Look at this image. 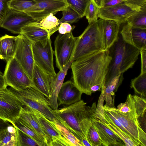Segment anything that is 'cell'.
Returning <instances> with one entry per match:
<instances>
[{
  "label": "cell",
  "instance_id": "cell-51",
  "mask_svg": "<svg viewBox=\"0 0 146 146\" xmlns=\"http://www.w3.org/2000/svg\"><path fill=\"white\" fill-rule=\"evenodd\" d=\"M81 142L84 146H92L91 145L87 138L84 137L82 140Z\"/></svg>",
  "mask_w": 146,
  "mask_h": 146
},
{
  "label": "cell",
  "instance_id": "cell-18",
  "mask_svg": "<svg viewBox=\"0 0 146 146\" xmlns=\"http://www.w3.org/2000/svg\"><path fill=\"white\" fill-rule=\"evenodd\" d=\"M73 61L70 60L55 76L50 75L49 78V86L50 98L48 100L52 108L54 110L59 109L57 100L58 93L63 83L68 70Z\"/></svg>",
  "mask_w": 146,
  "mask_h": 146
},
{
  "label": "cell",
  "instance_id": "cell-2",
  "mask_svg": "<svg viewBox=\"0 0 146 146\" xmlns=\"http://www.w3.org/2000/svg\"><path fill=\"white\" fill-rule=\"evenodd\" d=\"M126 101L131 111L120 112L115 107L105 105L104 109L116 118L139 146H146V99L136 94H129Z\"/></svg>",
  "mask_w": 146,
  "mask_h": 146
},
{
  "label": "cell",
  "instance_id": "cell-43",
  "mask_svg": "<svg viewBox=\"0 0 146 146\" xmlns=\"http://www.w3.org/2000/svg\"><path fill=\"white\" fill-rule=\"evenodd\" d=\"M104 113L106 114L110 120L118 128L125 133L126 134L130 137V135L128 132L125 129L122 124L112 114L108 111L104 109Z\"/></svg>",
  "mask_w": 146,
  "mask_h": 146
},
{
  "label": "cell",
  "instance_id": "cell-45",
  "mask_svg": "<svg viewBox=\"0 0 146 146\" xmlns=\"http://www.w3.org/2000/svg\"><path fill=\"white\" fill-rule=\"evenodd\" d=\"M126 0H103L102 7H106L113 6Z\"/></svg>",
  "mask_w": 146,
  "mask_h": 146
},
{
  "label": "cell",
  "instance_id": "cell-11",
  "mask_svg": "<svg viewBox=\"0 0 146 146\" xmlns=\"http://www.w3.org/2000/svg\"><path fill=\"white\" fill-rule=\"evenodd\" d=\"M140 8L124 1L113 6L99 8L98 17L113 20L121 24L126 22L128 19L140 10Z\"/></svg>",
  "mask_w": 146,
  "mask_h": 146
},
{
  "label": "cell",
  "instance_id": "cell-46",
  "mask_svg": "<svg viewBox=\"0 0 146 146\" xmlns=\"http://www.w3.org/2000/svg\"><path fill=\"white\" fill-rule=\"evenodd\" d=\"M117 107V110L120 112L123 113H126L131 111L128 103L126 101L124 103L119 104Z\"/></svg>",
  "mask_w": 146,
  "mask_h": 146
},
{
  "label": "cell",
  "instance_id": "cell-12",
  "mask_svg": "<svg viewBox=\"0 0 146 146\" xmlns=\"http://www.w3.org/2000/svg\"><path fill=\"white\" fill-rule=\"evenodd\" d=\"M17 37V46L14 57L32 81L35 65L32 49V43L22 34H19Z\"/></svg>",
  "mask_w": 146,
  "mask_h": 146
},
{
  "label": "cell",
  "instance_id": "cell-36",
  "mask_svg": "<svg viewBox=\"0 0 146 146\" xmlns=\"http://www.w3.org/2000/svg\"><path fill=\"white\" fill-rule=\"evenodd\" d=\"M15 128L17 131L16 146H39L38 143L32 137L19 129Z\"/></svg>",
  "mask_w": 146,
  "mask_h": 146
},
{
  "label": "cell",
  "instance_id": "cell-26",
  "mask_svg": "<svg viewBox=\"0 0 146 146\" xmlns=\"http://www.w3.org/2000/svg\"><path fill=\"white\" fill-rule=\"evenodd\" d=\"M96 108L95 102L93 103L91 106L86 105L79 113V120L81 129L86 138L88 130L93 124V120L95 118Z\"/></svg>",
  "mask_w": 146,
  "mask_h": 146
},
{
  "label": "cell",
  "instance_id": "cell-44",
  "mask_svg": "<svg viewBox=\"0 0 146 146\" xmlns=\"http://www.w3.org/2000/svg\"><path fill=\"white\" fill-rule=\"evenodd\" d=\"M141 58V69L140 73L146 72V48L140 50Z\"/></svg>",
  "mask_w": 146,
  "mask_h": 146
},
{
  "label": "cell",
  "instance_id": "cell-42",
  "mask_svg": "<svg viewBox=\"0 0 146 146\" xmlns=\"http://www.w3.org/2000/svg\"><path fill=\"white\" fill-rule=\"evenodd\" d=\"M75 27V26H72L69 23H62L60 24L58 31L59 34H64L72 32Z\"/></svg>",
  "mask_w": 146,
  "mask_h": 146
},
{
  "label": "cell",
  "instance_id": "cell-27",
  "mask_svg": "<svg viewBox=\"0 0 146 146\" xmlns=\"http://www.w3.org/2000/svg\"><path fill=\"white\" fill-rule=\"evenodd\" d=\"M17 131L10 125L0 130V146H16Z\"/></svg>",
  "mask_w": 146,
  "mask_h": 146
},
{
  "label": "cell",
  "instance_id": "cell-33",
  "mask_svg": "<svg viewBox=\"0 0 146 146\" xmlns=\"http://www.w3.org/2000/svg\"><path fill=\"white\" fill-rule=\"evenodd\" d=\"M53 123L61 135L73 146H84L81 142L69 130L56 122L53 121Z\"/></svg>",
  "mask_w": 146,
  "mask_h": 146
},
{
  "label": "cell",
  "instance_id": "cell-37",
  "mask_svg": "<svg viewBox=\"0 0 146 146\" xmlns=\"http://www.w3.org/2000/svg\"><path fill=\"white\" fill-rule=\"evenodd\" d=\"M34 4L33 0H11L8 3V5L11 9L24 12Z\"/></svg>",
  "mask_w": 146,
  "mask_h": 146
},
{
  "label": "cell",
  "instance_id": "cell-30",
  "mask_svg": "<svg viewBox=\"0 0 146 146\" xmlns=\"http://www.w3.org/2000/svg\"><path fill=\"white\" fill-rule=\"evenodd\" d=\"M53 13H50L39 21H38L39 25L46 30L50 36L53 34L58 31L60 24L59 19L55 17Z\"/></svg>",
  "mask_w": 146,
  "mask_h": 146
},
{
  "label": "cell",
  "instance_id": "cell-8",
  "mask_svg": "<svg viewBox=\"0 0 146 146\" xmlns=\"http://www.w3.org/2000/svg\"><path fill=\"white\" fill-rule=\"evenodd\" d=\"M76 37L72 32L68 33L59 34L54 41L56 64V67L62 70L71 60L75 48Z\"/></svg>",
  "mask_w": 146,
  "mask_h": 146
},
{
  "label": "cell",
  "instance_id": "cell-3",
  "mask_svg": "<svg viewBox=\"0 0 146 146\" xmlns=\"http://www.w3.org/2000/svg\"><path fill=\"white\" fill-rule=\"evenodd\" d=\"M108 49L111 59L104 82L132 68L140 54V50L125 42L120 34L117 40Z\"/></svg>",
  "mask_w": 146,
  "mask_h": 146
},
{
  "label": "cell",
  "instance_id": "cell-34",
  "mask_svg": "<svg viewBox=\"0 0 146 146\" xmlns=\"http://www.w3.org/2000/svg\"><path fill=\"white\" fill-rule=\"evenodd\" d=\"M62 16L59 22L67 23L71 24L78 22L81 19L79 14L70 6L62 11Z\"/></svg>",
  "mask_w": 146,
  "mask_h": 146
},
{
  "label": "cell",
  "instance_id": "cell-15",
  "mask_svg": "<svg viewBox=\"0 0 146 146\" xmlns=\"http://www.w3.org/2000/svg\"><path fill=\"white\" fill-rule=\"evenodd\" d=\"M34 21L25 12L10 9L0 26L13 33L20 34L21 29L24 26Z\"/></svg>",
  "mask_w": 146,
  "mask_h": 146
},
{
  "label": "cell",
  "instance_id": "cell-35",
  "mask_svg": "<svg viewBox=\"0 0 146 146\" xmlns=\"http://www.w3.org/2000/svg\"><path fill=\"white\" fill-rule=\"evenodd\" d=\"M68 5L82 18L85 16L90 0H65Z\"/></svg>",
  "mask_w": 146,
  "mask_h": 146
},
{
  "label": "cell",
  "instance_id": "cell-39",
  "mask_svg": "<svg viewBox=\"0 0 146 146\" xmlns=\"http://www.w3.org/2000/svg\"><path fill=\"white\" fill-rule=\"evenodd\" d=\"M104 86L102 88L101 94L99 99L97 106H96L95 117L103 122L107 123V122L105 119L104 106Z\"/></svg>",
  "mask_w": 146,
  "mask_h": 146
},
{
  "label": "cell",
  "instance_id": "cell-40",
  "mask_svg": "<svg viewBox=\"0 0 146 146\" xmlns=\"http://www.w3.org/2000/svg\"><path fill=\"white\" fill-rule=\"evenodd\" d=\"M87 138L92 146H103L102 141L93 124L88 130Z\"/></svg>",
  "mask_w": 146,
  "mask_h": 146
},
{
  "label": "cell",
  "instance_id": "cell-47",
  "mask_svg": "<svg viewBox=\"0 0 146 146\" xmlns=\"http://www.w3.org/2000/svg\"><path fill=\"white\" fill-rule=\"evenodd\" d=\"M7 86L3 75L0 74V92L5 90Z\"/></svg>",
  "mask_w": 146,
  "mask_h": 146
},
{
  "label": "cell",
  "instance_id": "cell-48",
  "mask_svg": "<svg viewBox=\"0 0 146 146\" xmlns=\"http://www.w3.org/2000/svg\"><path fill=\"white\" fill-rule=\"evenodd\" d=\"M126 1L139 7H141L146 3V0H126Z\"/></svg>",
  "mask_w": 146,
  "mask_h": 146
},
{
  "label": "cell",
  "instance_id": "cell-13",
  "mask_svg": "<svg viewBox=\"0 0 146 146\" xmlns=\"http://www.w3.org/2000/svg\"><path fill=\"white\" fill-rule=\"evenodd\" d=\"M24 106L20 100L7 88L3 94L0 96V118L13 125Z\"/></svg>",
  "mask_w": 146,
  "mask_h": 146
},
{
  "label": "cell",
  "instance_id": "cell-41",
  "mask_svg": "<svg viewBox=\"0 0 146 146\" xmlns=\"http://www.w3.org/2000/svg\"><path fill=\"white\" fill-rule=\"evenodd\" d=\"M11 0H0V25L10 9L8 3Z\"/></svg>",
  "mask_w": 146,
  "mask_h": 146
},
{
  "label": "cell",
  "instance_id": "cell-9",
  "mask_svg": "<svg viewBox=\"0 0 146 146\" xmlns=\"http://www.w3.org/2000/svg\"><path fill=\"white\" fill-rule=\"evenodd\" d=\"M86 104V102L82 100L67 107L54 110L55 112L65 122L68 130L81 142L85 137L81 129L79 120V115Z\"/></svg>",
  "mask_w": 146,
  "mask_h": 146
},
{
  "label": "cell",
  "instance_id": "cell-6",
  "mask_svg": "<svg viewBox=\"0 0 146 146\" xmlns=\"http://www.w3.org/2000/svg\"><path fill=\"white\" fill-rule=\"evenodd\" d=\"M32 49L35 64L46 73L55 76L53 63L54 51L50 38L32 43Z\"/></svg>",
  "mask_w": 146,
  "mask_h": 146
},
{
  "label": "cell",
  "instance_id": "cell-50",
  "mask_svg": "<svg viewBox=\"0 0 146 146\" xmlns=\"http://www.w3.org/2000/svg\"><path fill=\"white\" fill-rule=\"evenodd\" d=\"M103 86L101 85H97L92 86L90 89L91 93H92L97 91H101L102 88Z\"/></svg>",
  "mask_w": 146,
  "mask_h": 146
},
{
  "label": "cell",
  "instance_id": "cell-21",
  "mask_svg": "<svg viewBox=\"0 0 146 146\" xmlns=\"http://www.w3.org/2000/svg\"><path fill=\"white\" fill-rule=\"evenodd\" d=\"M20 34L32 43L42 41L50 37L48 32L41 27L37 21L31 22L24 26L21 29Z\"/></svg>",
  "mask_w": 146,
  "mask_h": 146
},
{
  "label": "cell",
  "instance_id": "cell-17",
  "mask_svg": "<svg viewBox=\"0 0 146 146\" xmlns=\"http://www.w3.org/2000/svg\"><path fill=\"white\" fill-rule=\"evenodd\" d=\"M82 94L73 82L69 80L63 83L57 96L58 106H68L80 101Z\"/></svg>",
  "mask_w": 146,
  "mask_h": 146
},
{
  "label": "cell",
  "instance_id": "cell-29",
  "mask_svg": "<svg viewBox=\"0 0 146 146\" xmlns=\"http://www.w3.org/2000/svg\"><path fill=\"white\" fill-rule=\"evenodd\" d=\"M105 119L107 123H102L115 133L125 143V146H139L130 136L117 127L104 113Z\"/></svg>",
  "mask_w": 146,
  "mask_h": 146
},
{
  "label": "cell",
  "instance_id": "cell-23",
  "mask_svg": "<svg viewBox=\"0 0 146 146\" xmlns=\"http://www.w3.org/2000/svg\"><path fill=\"white\" fill-rule=\"evenodd\" d=\"M123 79V74H120L111 80L104 82V99L107 106L114 107L115 93L121 84Z\"/></svg>",
  "mask_w": 146,
  "mask_h": 146
},
{
  "label": "cell",
  "instance_id": "cell-16",
  "mask_svg": "<svg viewBox=\"0 0 146 146\" xmlns=\"http://www.w3.org/2000/svg\"><path fill=\"white\" fill-rule=\"evenodd\" d=\"M120 34L125 42L138 49L146 48V29L127 24L123 27Z\"/></svg>",
  "mask_w": 146,
  "mask_h": 146
},
{
  "label": "cell",
  "instance_id": "cell-7",
  "mask_svg": "<svg viewBox=\"0 0 146 146\" xmlns=\"http://www.w3.org/2000/svg\"><path fill=\"white\" fill-rule=\"evenodd\" d=\"M7 86L17 90H20L29 87L35 88L32 81L14 57L7 61L3 74Z\"/></svg>",
  "mask_w": 146,
  "mask_h": 146
},
{
  "label": "cell",
  "instance_id": "cell-54",
  "mask_svg": "<svg viewBox=\"0 0 146 146\" xmlns=\"http://www.w3.org/2000/svg\"><path fill=\"white\" fill-rule=\"evenodd\" d=\"M0 74H3L1 72L0 70Z\"/></svg>",
  "mask_w": 146,
  "mask_h": 146
},
{
  "label": "cell",
  "instance_id": "cell-49",
  "mask_svg": "<svg viewBox=\"0 0 146 146\" xmlns=\"http://www.w3.org/2000/svg\"><path fill=\"white\" fill-rule=\"evenodd\" d=\"M8 122L0 118V130L11 125Z\"/></svg>",
  "mask_w": 146,
  "mask_h": 146
},
{
  "label": "cell",
  "instance_id": "cell-38",
  "mask_svg": "<svg viewBox=\"0 0 146 146\" xmlns=\"http://www.w3.org/2000/svg\"><path fill=\"white\" fill-rule=\"evenodd\" d=\"M99 9L93 0H90L85 15L89 24L98 20Z\"/></svg>",
  "mask_w": 146,
  "mask_h": 146
},
{
  "label": "cell",
  "instance_id": "cell-28",
  "mask_svg": "<svg viewBox=\"0 0 146 146\" xmlns=\"http://www.w3.org/2000/svg\"><path fill=\"white\" fill-rule=\"evenodd\" d=\"M146 3L141 7L140 10L127 20V24L137 27L146 29Z\"/></svg>",
  "mask_w": 146,
  "mask_h": 146
},
{
  "label": "cell",
  "instance_id": "cell-10",
  "mask_svg": "<svg viewBox=\"0 0 146 146\" xmlns=\"http://www.w3.org/2000/svg\"><path fill=\"white\" fill-rule=\"evenodd\" d=\"M35 4L24 12L38 21L50 13L56 14L69 6L65 0H33Z\"/></svg>",
  "mask_w": 146,
  "mask_h": 146
},
{
  "label": "cell",
  "instance_id": "cell-32",
  "mask_svg": "<svg viewBox=\"0 0 146 146\" xmlns=\"http://www.w3.org/2000/svg\"><path fill=\"white\" fill-rule=\"evenodd\" d=\"M13 126L33 138L38 143L39 146H46L44 140L28 125L18 118L15 120Z\"/></svg>",
  "mask_w": 146,
  "mask_h": 146
},
{
  "label": "cell",
  "instance_id": "cell-52",
  "mask_svg": "<svg viewBox=\"0 0 146 146\" xmlns=\"http://www.w3.org/2000/svg\"><path fill=\"white\" fill-rule=\"evenodd\" d=\"M99 8L102 7L103 0H93Z\"/></svg>",
  "mask_w": 146,
  "mask_h": 146
},
{
  "label": "cell",
  "instance_id": "cell-24",
  "mask_svg": "<svg viewBox=\"0 0 146 146\" xmlns=\"http://www.w3.org/2000/svg\"><path fill=\"white\" fill-rule=\"evenodd\" d=\"M120 24L113 20L103 19L106 49L109 48L117 40L119 35Z\"/></svg>",
  "mask_w": 146,
  "mask_h": 146
},
{
  "label": "cell",
  "instance_id": "cell-1",
  "mask_svg": "<svg viewBox=\"0 0 146 146\" xmlns=\"http://www.w3.org/2000/svg\"><path fill=\"white\" fill-rule=\"evenodd\" d=\"M111 59L107 49L72 62L70 66L73 82L82 94L91 96L92 86L104 85Z\"/></svg>",
  "mask_w": 146,
  "mask_h": 146
},
{
  "label": "cell",
  "instance_id": "cell-19",
  "mask_svg": "<svg viewBox=\"0 0 146 146\" xmlns=\"http://www.w3.org/2000/svg\"><path fill=\"white\" fill-rule=\"evenodd\" d=\"M19 119L30 127L44 140L46 146H51V139L42 128L33 112L27 107L21 109Z\"/></svg>",
  "mask_w": 146,
  "mask_h": 146
},
{
  "label": "cell",
  "instance_id": "cell-25",
  "mask_svg": "<svg viewBox=\"0 0 146 146\" xmlns=\"http://www.w3.org/2000/svg\"><path fill=\"white\" fill-rule=\"evenodd\" d=\"M17 41V36L5 35L0 37V59L7 61L14 57Z\"/></svg>",
  "mask_w": 146,
  "mask_h": 146
},
{
  "label": "cell",
  "instance_id": "cell-31",
  "mask_svg": "<svg viewBox=\"0 0 146 146\" xmlns=\"http://www.w3.org/2000/svg\"><path fill=\"white\" fill-rule=\"evenodd\" d=\"M130 87L133 88L136 95L146 99V72L140 73L137 77L132 79Z\"/></svg>",
  "mask_w": 146,
  "mask_h": 146
},
{
  "label": "cell",
  "instance_id": "cell-20",
  "mask_svg": "<svg viewBox=\"0 0 146 146\" xmlns=\"http://www.w3.org/2000/svg\"><path fill=\"white\" fill-rule=\"evenodd\" d=\"M93 123L102 141L103 146H125L122 140L100 120L95 118Z\"/></svg>",
  "mask_w": 146,
  "mask_h": 146
},
{
  "label": "cell",
  "instance_id": "cell-22",
  "mask_svg": "<svg viewBox=\"0 0 146 146\" xmlns=\"http://www.w3.org/2000/svg\"><path fill=\"white\" fill-rule=\"evenodd\" d=\"M50 75L35 64L32 78L33 86L35 88L42 93L48 100L51 96L49 86Z\"/></svg>",
  "mask_w": 146,
  "mask_h": 146
},
{
  "label": "cell",
  "instance_id": "cell-5",
  "mask_svg": "<svg viewBox=\"0 0 146 146\" xmlns=\"http://www.w3.org/2000/svg\"><path fill=\"white\" fill-rule=\"evenodd\" d=\"M7 90L18 98L24 106L40 112L50 120L68 129L65 122L51 108L48 100L37 89L29 87L18 90L10 87Z\"/></svg>",
  "mask_w": 146,
  "mask_h": 146
},
{
  "label": "cell",
  "instance_id": "cell-53",
  "mask_svg": "<svg viewBox=\"0 0 146 146\" xmlns=\"http://www.w3.org/2000/svg\"><path fill=\"white\" fill-rule=\"evenodd\" d=\"M6 90L4 91H2L0 92V96H2V95H3V94L6 91Z\"/></svg>",
  "mask_w": 146,
  "mask_h": 146
},
{
  "label": "cell",
  "instance_id": "cell-4",
  "mask_svg": "<svg viewBox=\"0 0 146 146\" xmlns=\"http://www.w3.org/2000/svg\"><path fill=\"white\" fill-rule=\"evenodd\" d=\"M75 48L71 60L103 50L106 48L103 19L89 24L84 31L76 37Z\"/></svg>",
  "mask_w": 146,
  "mask_h": 146
},
{
  "label": "cell",
  "instance_id": "cell-14",
  "mask_svg": "<svg viewBox=\"0 0 146 146\" xmlns=\"http://www.w3.org/2000/svg\"><path fill=\"white\" fill-rule=\"evenodd\" d=\"M28 108L33 113L42 128L50 137L51 146H73L61 135L55 126L53 121L48 119L40 112Z\"/></svg>",
  "mask_w": 146,
  "mask_h": 146
}]
</instances>
